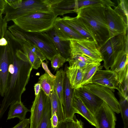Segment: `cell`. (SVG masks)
<instances>
[{"instance_id":"603a6c76","label":"cell","mask_w":128,"mask_h":128,"mask_svg":"<svg viewBox=\"0 0 128 128\" xmlns=\"http://www.w3.org/2000/svg\"><path fill=\"white\" fill-rule=\"evenodd\" d=\"M72 106L76 113L84 118L92 125L96 127L93 114L84 104L80 99L74 92Z\"/></svg>"},{"instance_id":"ab89813d","label":"cell","mask_w":128,"mask_h":128,"mask_svg":"<svg viewBox=\"0 0 128 128\" xmlns=\"http://www.w3.org/2000/svg\"><path fill=\"white\" fill-rule=\"evenodd\" d=\"M34 89L35 96H36L39 94L41 89L40 84L38 82L35 84L34 86Z\"/></svg>"},{"instance_id":"7a4b0ae2","label":"cell","mask_w":128,"mask_h":128,"mask_svg":"<svg viewBox=\"0 0 128 128\" xmlns=\"http://www.w3.org/2000/svg\"><path fill=\"white\" fill-rule=\"evenodd\" d=\"M106 5L97 4L82 7L76 12L77 17L88 24L94 34L98 48L110 37L106 15Z\"/></svg>"},{"instance_id":"9c48e42d","label":"cell","mask_w":128,"mask_h":128,"mask_svg":"<svg viewBox=\"0 0 128 128\" xmlns=\"http://www.w3.org/2000/svg\"><path fill=\"white\" fill-rule=\"evenodd\" d=\"M114 8L113 9L111 7L106 6L105 8L106 18L110 37L128 32V20Z\"/></svg>"},{"instance_id":"d6a6232c","label":"cell","mask_w":128,"mask_h":128,"mask_svg":"<svg viewBox=\"0 0 128 128\" xmlns=\"http://www.w3.org/2000/svg\"><path fill=\"white\" fill-rule=\"evenodd\" d=\"M52 67L56 70L62 66L66 61V60L60 54L54 56L51 61Z\"/></svg>"},{"instance_id":"f546056e","label":"cell","mask_w":128,"mask_h":128,"mask_svg":"<svg viewBox=\"0 0 128 128\" xmlns=\"http://www.w3.org/2000/svg\"><path fill=\"white\" fill-rule=\"evenodd\" d=\"M52 109L50 98L47 100L41 120L36 128H51Z\"/></svg>"},{"instance_id":"4fadbf2b","label":"cell","mask_w":128,"mask_h":128,"mask_svg":"<svg viewBox=\"0 0 128 128\" xmlns=\"http://www.w3.org/2000/svg\"><path fill=\"white\" fill-rule=\"evenodd\" d=\"M15 38L20 45L21 50L26 56L32 68L38 69L42 62L46 60L45 56L37 47L28 41Z\"/></svg>"},{"instance_id":"f35d334b","label":"cell","mask_w":128,"mask_h":128,"mask_svg":"<svg viewBox=\"0 0 128 128\" xmlns=\"http://www.w3.org/2000/svg\"><path fill=\"white\" fill-rule=\"evenodd\" d=\"M41 64L42 68L45 71V73H47L52 78L54 79L55 76L52 74L49 69L47 63L43 62H42Z\"/></svg>"},{"instance_id":"5b68a950","label":"cell","mask_w":128,"mask_h":128,"mask_svg":"<svg viewBox=\"0 0 128 128\" xmlns=\"http://www.w3.org/2000/svg\"><path fill=\"white\" fill-rule=\"evenodd\" d=\"M128 32L111 36L98 49L104 61V66L109 70L118 56L123 51L128 52Z\"/></svg>"},{"instance_id":"52a82bcc","label":"cell","mask_w":128,"mask_h":128,"mask_svg":"<svg viewBox=\"0 0 128 128\" xmlns=\"http://www.w3.org/2000/svg\"><path fill=\"white\" fill-rule=\"evenodd\" d=\"M10 26L22 34L27 41L37 47L48 60L51 61L58 54L52 42L45 32H26L14 24Z\"/></svg>"},{"instance_id":"5bb4252c","label":"cell","mask_w":128,"mask_h":128,"mask_svg":"<svg viewBox=\"0 0 128 128\" xmlns=\"http://www.w3.org/2000/svg\"><path fill=\"white\" fill-rule=\"evenodd\" d=\"M62 19L67 25L86 39L94 41L97 46V43L92 30L86 21L76 16L72 17L66 16H63Z\"/></svg>"},{"instance_id":"3957f363","label":"cell","mask_w":128,"mask_h":128,"mask_svg":"<svg viewBox=\"0 0 128 128\" xmlns=\"http://www.w3.org/2000/svg\"><path fill=\"white\" fill-rule=\"evenodd\" d=\"M57 17L52 11L30 12L13 20L14 24L25 31L45 32L52 28Z\"/></svg>"},{"instance_id":"b9f144b4","label":"cell","mask_w":128,"mask_h":128,"mask_svg":"<svg viewBox=\"0 0 128 128\" xmlns=\"http://www.w3.org/2000/svg\"><path fill=\"white\" fill-rule=\"evenodd\" d=\"M6 5L5 0H0V10L4 11Z\"/></svg>"},{"instance_id":"7bdbcfd3","label":"cell","mask_w":128,"mask_h":128,"mask_svg":"<svg viewBox=\"0 0 128 128\" xmlns=\"http://www.w3.org/2000/svg\"><path fill=\"white\" fill-rule=\"evenodd\" d=\"M4 11L0 10V16L2 15V14L3 13Z\"/></svg>"},{"instance_id":"7402d4cb","label":"cell","mask_w":128,"mask_h":128,"mask_svg":"<svg viewBox=\"0 0 128 128\" xmlns=\"http://www.w3.org/2000/svg\"><path fill=\"white\" fill-rule=\"evenodd\" d=\"M64 71L72 89H76L82 87L81 84L84 74L83 70L78 67L66 65Z\"/></svg>"},{"instance_id":"ac0fdd59","label":"cell","mask_w":128,"mask_h":128,"mask_svg":"<svg viewBox=\"0 0 128 128\" xmlns=\"http://www.w3.org/2000/svg\"><path fill=\"white\" fill-rule=\"evenodd\" d=\"M45 32L52 42L58 53L66 60L68 59L70 51V40L62 38L53 27Z\"/></svg>"},{"instance_id":"cb8c5ba5","label":"cell","mask_w":128,"mask_h":128,"mask_svg":"<svg viewBox=\"0 0 128 128\" xmlns=\"http://www.w3.org/2000/svg\"><path fill=\"white\" fill-rule=\"evenodd\" d=\"M30 111L21 101L17 102L10 106L7 120L17 118L20 121L26 118L27 112Z\"/></svg>"},{"instance_id":"30bf717a","label":"cell","mask_w":128,"mask_h":128,"mask_svg":"<svg viewBox=\"0 0 128 128\" xmlns=\"http://www.w3.org/2000/svg\"><path fill=\"white\" fill-rule=\"evenodd\" d=\"M83 87L88 91L95 94L102 100L114 112L118 114L120 113L119 101L111 89L92 83Z\"/></svg>"},{"instance_id":"d6986e66","label":"cell","mask_w":128,"mask_h":128,"mask_svg":"<svg viewBox=\"0 0 128 128\" xmlns=\"http://www.w3.org/2000/svg\"><path fill=\"white\" fill-rule=\"evenodd\" d=\"M128 52L123 51L117 56L110 70L116 73L118 76L119 84L128 77Z\"/></svg>"},{"instance_id":"83f0119b","label":"cell","mask_w":128,"mask_h":128,"mask_svg":"<svg viewBox=\"0 0 128 128\" xmlns=\"http://www.w3.org/2000/svg\"><path fill=\"white\" fill-rule=\"evenodd\" d=\"M100 62H95L88 65L83 70L84 74L81 84L82 87L92 83V77L96 71L101 69Z\"/></svg>"},{"instance_id":"484cf974","label":"cell","mask_w":128,"mask_h":128,"mask_svg":"<svg viewBox=\"0 0 128 128\" xmlns=\"http://www.w3.org/2000/svg\"><path fill=\"white\" fill-rule=\"evenodd\" d=\"M51 103L52 115L56 112L59 122L65 119L62 105L54 90L49 96Z\"/></svg>"},{"instance_id":"8992f818","label":"cell","mask_w":128,"mask_h":128,"mask_svg":"<svg viewBox=\"0 0 128 128\" xmlns=\"http://www.w3.org/2000/svg\"><path fill=\"white\" fill-rule=\"evenodd\" d=\"M4 37L8 44L5 46H0V95L2 97L6 91L10 66L14 58L15 44L8 30H6Z\"/></svg>"},{"instance_id":"60d3db41","label":"cell","mask_w":128,"mask_h":128,"mask_svg":"<svg viewBox=\"0 0 128 128\" xmlns=\"http://www.w3.org/2000/svg\"><path fill=\"white\" fill-rule=\"evenodd\" d=\"M8 44V42L6 39L4 37L0 39V46H5Z\"/></svg>"},{"instance_id":"d4e9b609","label":"cell","mask_w":128,"mask_h":128,"mask_svg":"<svg viewBox=\"0 0 128 128\" xmlns=\"http://www.w3.org/2000/svg\"><path fill=\"white\" fill-rule=\"evenodd\" d=\"M66 61L68 62L70 66L78 67L83 70L89 64L96 62L81 54H78L70 56Z\"/></svg>"},{"instance_id":"e0dca14e","label":"cell","mask_w":128,"mask_h":128,"mask_svg":"<svg viewBox=\"0 0 128 128\" xmlns=\"http://www.w3.org/2000/svg\"><path fill=\"white\" fill-rule=\"evenodd\" d=\"M74 90L66 74L64 80L63 102L62 105L65 119H73L74 114L76 113L72 106Z\"/></svg>"},{"instance_id":"4dcf8cb0","label":"cell","mask_w":128,"mask_h":128,"mask_svg":"<svg viewBox=\"0 0 128 128\" xmlns=\"http://www.w3.org/2000/svg\"><path fill=\"white\" fill-rule=\"evenodd\" d=\"M118 95L120 98L119 108L123 121L124 128H128V99Z\"/></svg>"},{"instance_id":"8d00e7d4","label":"cell","mask_w":128,"mask_h":128,"mask_svg":"<svg viewBox=\"0 0 128 128\" xmlns=\"http://www.w3.org/2000/svg\"><path fill=\"white\" fill-rule=\"evenodd\" d=\"M30 118H25L24 120L20 121L12 128H30Z\"/></svg>"},{"instance_id":"836d02e7","label":"cell","mask_w":128,"mask_h":128,"mask_svg":"<svg viewBox=\"0 0 128 128\" xmlns=\"http://www.w3.org/2000/svg\"><path fill=\"white\" fill-rule=\"evenodd\" d=\"M119 1L118 6L114 7L125 18L128 20V0H120Z\"/></svg>"},{"instance_id":"6da1fadb","label":"cell","mask_w":128,"mask_h":128,"mask_svg":"<svg viewBox=\"0 0 128 128\" xmlns=\"http://www.w3.org/2000/svg\"><path fill=\"white\" fill-rule=\"evenodd\" d=\"M32 69L20 46L15 43L14 58L10 66L6 91L0 108V118L9 106L21 101Z\"/></svg>"},{"instance_id":"9a60e30c","label":"cell","mask_w":128,"mask_h":128,"mask_svg":"<svg viewBox=\"0 0 128 128\" xmlns=\"http://www.w3.org/2000/svg\"><path fill=\"white\" fill-rule=\"evenodd\" d=\"M92 83L105 86L113 92L119 90V82L117 74L110 70L98 69L92 79Z\"/></svg>"},{"instance_id":"7c38bea8","label":"cell","mask_w":128,"mask_h":128,"mask_svg":"<svg viewBox=\"0 0 128 128\" xmlns=\"http://www.w3.org/2000/svg\"><path fill=\"white\" fill-rule=\"evenodd\" d=\"M49 98L41 89L39 94L35 96L31 108L30 128H36L42 116L44 107Z\"/></svg>"},{"instance_id":"1f68e13d","label":"cell","mask_w":128,"mask_h":128,"mask_svg":"<svg viewBox=\"0 0 128 128\" xmlns=\"http://www.w3.org/2000/svg\"><path fill=\"white\" fill-rule=\"evenodd\" d=\"M57 128H84L83 124L80 120L76 118L65 119L59 122Z\"/></svg>"},{"instance_id":"d590c367","label":"cell","mask_w":128,"mask_h":128,"mask_svg":"<svg viewBox=\"0 0 128 128\" xmlns=\"http://www.w3.org/2000/svg\"><path fill=\"white\" fill-rule=\"evenodd\" d=\"M7 22L5 18L2 15L0 16V39L4 37L6 33Z\"/></svg>"},{"instance_id":"ffe728a7","label":"cell","mask_w":128,"mask_h":128,"mask_svg":"<svg viewBox=\"0 0 128 128\" xmlns=\"http://www.w3.org/2000/svg\"><path fill=\"white\" fill-rule=\"evenodd\" d=\"M53 27L58 34L64 39H86L67 25L60 17L56 18Z\"/></svg>"},{"instance_id":"e575fe53","label":"cell","mask_w":128,"mask_h":128,"mask_svg":"<svg viewBox=\"0 0 128 128\" xmlns=\"http://www.w3.org/2000/svg\"><path fill=\"white\" fill-rule=\"evenodd\" d=\"M128 77H127L119 84L118 92V94L127 99H128Z\"/></svg>"},{"instance_id":"2e32d148","label":"cell","mask_w":128,"mask_h":128,"mask_svg":"<svg viewBox=\"0 0 128 128\" xmlns=\"http://www.w3.org/2000/svg\"><path fill=\"white\" fill-rule=\"evenodd\" d=\"M74 90L75 94L93 114L103 102L100 98L83 87Z\"/></svg>"},{"instance_id":"277c9868","label":"cell","mask_w":128,"mask_h":128,"mask_svg":"<svg viewBox=\"0 0 128 128\" xmlns=\"http://www.w3.org/2000/svg\"><path fill=\"white\" fill-rule=\"evenodd\" d=\"M51 10L50 0H18L11 6L6 3L3 13L7 22L30 13Z\"/></svg>"},{"instance_id":"44dd1931","label":"cell","mask_w":128,"mask_h":128,"mask_svg":"<svg viewBox=\"0 0 128 128\" xmlns=\"http://www.w3.org/2000/svg\"><path fill=\"white\" fill-rule=\"evenodd\" d=\"M50 3L52 10L57 17L58 15L76 12L75 0H50Z\"/></svg>"},{"instance_id":"8fae6325","label":"cell","mask_w":128,"mask_h":128,"mask_svg":"<svg viewBox=\"0 0 128 128\" xmlns=\"http://www.w3.org/2000/svg\"><path fill=\"white\" fill-rule=\"evenodd\" d=\"M94 116L96 128H115L116 118L114 112L104 101Z\"/></svg>"},{"instance_id":"f1b7e54d","label":"cell","mask_w":128,"mask_h":128,"mask_svg":"<svg viewBox=\"0 0 128 128\" xmlns=\"http://www.w3.org/2000/svg\"><path fill=\"white\" fill-rule=\"evenodd\" d=\"M54 79L46 73L42 75L39 78L38 82L40 84L41 89L48 96L54 90Z\"/></svg>"},{"instance_id":"ba28073f","label":"cell","mask_w":128,"mask_h":128,"mask_svg":"<svg viewBox=\"0 0 128 128\" xmlns=\"http://www.w3.org/2000/svg\"><path fill=\"white\" fill-rule=\"evenodd\" d=\"M70 41V56L78 54H81L96 62H100L103 61L94 41L86 39H72Z\"/></svg>"},{"instance_id":"74e56055","label":"cell","mask_w":128,"mask_h":128,"mask_svg":"<svg viewBox=\"0 0 128 128\" xmlns=\"http://www.w3.org/2000/svg\"><path fill=\"white\" fill-rule=\"evenodd\" d=\"M51 128H57L59 123L56 114L54 112L52 115L50 119Z\"/></svg>"},{"instance_id":"4316f807","label":"cell","mask_w":128,"mask_h":128,"mask_svg":"<svg viewBox=\"0 0 128 128\" xmlns=\"http://www.w3.org/2000/svg\"><path fill=\"white\" fill-rule=\"evenodd\" d=\"M66 74L62 68L57 71L54 79V90L62 104L63 102L64 82Z\"/></svg>"}]
</instances>
